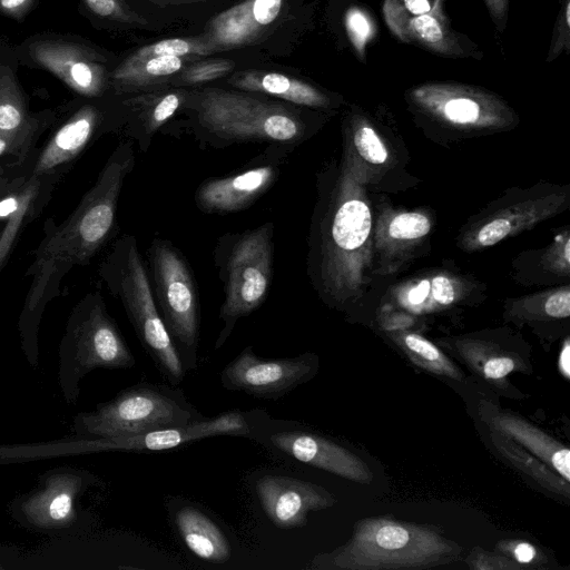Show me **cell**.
Segmentation results:
<instances>
[{"instance_id": "obj_45", "label": "cell", "mask_w": 570, "mask_h": 570, "mask_svg": "<svg viewBox=\"0 0 570 570\" xmlns=\"http://www.w3.org/2000/svg\"><path fill=\"white\" fill-rule=\"evenodd\" d=\"M27 180V174L6 173L0 174V198L22 185Z\"/></svg>"}, {"instance_id": "obj_40", "label": "cell", "mask_w": 570, "mask_h": 570, "mask_svg": "<svg viewBox=\"0 0 570 570\" xmlns=\"http://www.w3.org/2000/svg\"><path fill=\"white\" fill-rule=\"evenodd\" d=\"M570 0H564L563 8L556 23L554 40L551 43L549 58L547 61L554 59L563 50L569 48V19H570Z\"/></svg>"}, {"instance_id": "obj_8", "label": "cell", "mask_w": 570, "mask_h": 570, "mask_svg": "<svg viewBox=\"0 0 570 570\" xmlns=\"http://www.w3.org/2000/svg\"><path fill=\"white\" fill-rule=\"evenodd\" d=\"M149 282L158 312L176 346L195 364L199 335L198 295L185 256L167 239L156 237L147 250Z\"/></svg>"}, {"instance_id": "obj_36", "label": "cell", "mask_w": 570, "mask_h": 570, "mask_svg": "<svg viewBox=\"0 0 570 570\" xmlns=\"http://www.w3.org/2000/svg\"><path fill=\"white\" fill-rule=\"evenodd\" d=\"M233 67L234 62L227 59L198 61L184 68L176 85H199L213 81L227 75Z\"/></svg>"}, {"instance_id": "obj_2", "label": "cell", "mask_w": 570, "mask_h": 570, "mask_svg": "<svg viewBox=\"0 0 570 570\" xmlns=\"http://www.w3.org/2000/svg\"><path fill=\"white\" fill-rule=\"evenodd\" d=\"M134 167V142H119L73 213L60 226L49 228L29 269L33 282L28 311H36L55 296L61 277L72 266L87 264L107 242L115 226L121 188Z\"/></svg>"}, {"instance_id": "obj_1", "label": "cell", "mask_w": 570, "mask_h": 570, "mask_svg": "<svg viewBox=\"0 0 570 570\" xmlns=\"http://www.w3.org/2000/svg\"><path fill=\"white\" fill-rule=\"evenodd\" d=\"M309 235L308 275L326 302L355 296L371 263L373 219L348 154Z\"/></svg>"}, {"instance_id": "obj_21", "label": "cell", "mask_w": 570, "mask_h": 570, "mask_svg": "<svg viewBox=\"0 0 570 570\" xmlns=\"http://www.w3.org/2000/svg\"><path fill=\"white\" fill-rule=\"evenodd\" d=\"M466 285L450 273H430L393 289L395 303L413 314H426L449 307L466 294Z\"/></svg>"}, {"instance_id": "obj_44", "label": "cell", "mask_w": 570, "mask_h": 570, "mask_svg": "<svg viewBox=\"0 0 570 570\" xmlns=\"http://www.w3.org/2000/svg\"><path fill=\"white\" fill-rule=\"evenodd\" d=\"M492 21L499 31H503L507 24L510 0H483Z\"/></svg>"}, {"instance_id": "obj_26", "label": "cell", "mask_w": 570, "mask_h": 570, "mask_svg": "<svg viewBox=\"0 0 570 570\" xmlns=\"http://www.w3.org/2000/svg\"><path fill=\"white\" fill-rule=\"evenodd\" d=\"M14 46L0 41V131H14L27 126L36 112L18 76Z\"/></svg>"}, {"instance_id": "obj_19", "label": "cell", "mask_w": 570, "mask_h": 570, "mask_svg": "<svg viewBox=\"0 0 570 570\" xmlns=\"http://www.w3.org/2000/svg\"><path fill=\"white\" fill-rule=\"evenodd\" d=\"M431 217L421 210H386L376 220L373 248L382 273H393L429 235Z\"/></svg>"}, {"instance_id": "obj_34", "label": "cell", "mask_w": 570, "mask_h": 570, "mask_svg": "<svg viewBox=\"0 0 570 570\" xmlns=\"http://www.w3.org/2000/svg\"><path fill=\"white\" fill-rule=\"evenodd\" d=\"M214 52L210 45L204 38H170L163 39L144 46L132 52L129 57L141 59L151 56H207Z\"/></svg>"}, {"instance_id": "obj_27", "label": "cell", "mask_w": 570, "mask_h": 570, "mask_svg": "<svg viewBox=\"0 0 570 570\" xmlns=\"http://www.w3.org/2000/svg\"><path fill=\"white\" fill-rule=\"evenodd\" d=\"M490 440L493 446L507 459L512 465L525 473L546 490L558 495L570 498V487L563 478H561L547 463L525 451L523 446L499 431L490 429Z\"/></svg>"}, {"instance_id": "obj_37", "label": "cell", "mask_w": 570, "mask_h": 570, "mask_svg": "<svg viewBox=\"0 0 570 570\" xmlns=\"http://www.w3.org/2000/svg\"><path fill=\"white\" fill-rule=\"evenodd\" d=\"M542 266L550 273L559 276L570 274V233L563 230L543 253Z\"/></svg>"}, {"instance_id": "obj_18", "label": "cell", "mask_w": 570, "mask_h": 570, "mask_svg": "<svg viewBox=\"0 0 570 570\" xmlns=\"http://www.w3.org/2000/svg\"><path fill=\"white\" fill-rule=\"evenodd\" d=\"M283 8L284 0H244L215 16L204 39L214 51L254 45L272 30Z\"/></svg>"}, {"instance_id": "obj_25", "label": "cell", "mask_w": 570, "mask_h": 570, "mask_svg": "<svg viewBox=\"0 0 570 570\" xmlns=\"http://www.w3.org/2000/svg\"><path fill=\"white\" fill-rule=\"evenodd\" d=\"M178 532L189 551L210 563H224L232 551L219 527L205 513L193 507H184L175 514Z\"/></svg>"}, {"instance_id": "obj_29", "label": "cell", "mask_w": 570, "mask_h": 570, "mask_svg": "<svg viewBox=\"0 0 570 570\" xmlns=\"http://www.w3.org/2000/svg\"><path fill=\"white\" fill-rule=\"evenodd\" d=\"M455 346L462 360L488 381L503 380L518 367L513 355L491 343L463 338L456 341Z\"/></svg>"}, {"instance_id": "obj_47", "label": "cell", "mask_w": 570, "mask_h": 570, "mask_svg": "<svg viewBox=\"0 0 570 570\" xmlns=\"http://www.w3.org/2000/svg\"><path fill=\"white\" fill-rule=\"evenodd\" d=\"M146 1L153 2L160 7H167V6L188 4V3L198 2L202 0H146Z\"/></svg>"}, {"instance_id": "obj_15", "label": "cell", "mask_w": 570, "mask_h": 570, "mask_svg": "<svg viewBox=\"0 0 570 570\" xmlns=\"http://www.w3.org/2000/svg\"><path fill=\"white\" fill-rule=\"evenodd\" d=\"M288 150L286 146H274L258 166L204 180L195 191L197 208L206 214H227L252 206L278 178L283 156Z\"/></svg>"}, {"instance_id": "obj_6", "label": "cell", "mask_w": 570, "mask_h": 570, "mask_svg": "<svg viewBox=\"0 0 570 570\" xmlns=\"http://www.w3.org/2000/svg\"><path fill=\"white\" fill-rule=\"evenodd\" d=\"M214 259L224 291L219 311L224 326L215 344L218 348L237 321L257 309L267 296L273 278L274 224L222 235Z\"/></svg>"}, {"instance_id": "obj_14", "label": "cell", "mask_w": 570, "mask_h": 570, "mask_svg": "<svg viewBox=\"0 0 570 570\" xmlns=\"http://www.w3.org/2000/svg\"><path fill=\"white\" fill-rule=\"evenodd\" d=\"M568 202V191L551 190L502 205L475 218L460 236L459 244L468 252L493 246L559 214Z\"/></svg>"}, {"instance_id": "obj_35", "label": "cell", "mask_w": 570, "mask_h": 570, "mask_svg": "<svg viewBox=\"0 0 570 570\" xmlns=\"http://www.w3.org/2000/svg\"><path fill=\"white\" fill-rule=\"evenodd\" d=\"M445 0H385L382 7L385 22L421 14L445 16Z\"/></svg>"}, {"instance_id": "obj_11", "label": "cell", "mask_w": 570, "mask_h": 570, "mask_svg": "<svg viewBox=\"0 0 570 570\" xmlns=\"http://www.w3.org/2000/svg\"><path fill=\"white\" fill-rule=\"evenodd\" d=\"M79 98L71 104V112L40 151L27 178L52 183L99 132L110 130L112 106L108 96Z\"/></svg>"}, {"instance_id": "obj_28", "label": "cell", "mask_w": 570, "mask_h": 570, "mask_svg": "<svg viewBox=\"0 0 570 570\" xmlns=\"http://www.w3.org/2000/svg\"><path fill=\"white\" fill-rule=\"evenodd\" d=\"M56 112L46 109L36 112L33 119L14 131H0V174L14 171L31 155L41 134L55 120Z\"/></svg>"}, {"instance_id": "obj_24", "label": "cell", "mask_w": 570, "mask_h": 570, "mask_svg": "<svg viewBox=\"0 0 570 570\" xmlns=\"http://www.w3.org/2000/svg\"><path fill=\"white\" fill-rule=\"evenodd\" d=\"M390 30L403 42L423 47L434 53L462 57L463 48L445 16L421 14L386 21Z\"/></svg>"}, {"instance_id": "obj_41", "label": "cell", "mask_w": 570, "mask_h": 570, "mask_svg": "<svg viewBox=\"0 0 570 570\" xmlns=\"http://www.w3.org/2000/svg\"><path fill=\"white\" fill-rule=\"evenodd\" d=\"M470 568L473 569H519L520 566L512 563L510 559L501 554H491L485 551L474 552L468 559Z\"/></svg>"}, {"instance_id": "obj_23", "label": "cell", "mask_w": 570, "mask_h": 570, "mask_svg": "<svg viewBox=\"0 0 570 570\" xmlns=\"http://www.w3.org/2000/svg\"><path fill=\"white\" fill-rule=\"evenodd\" d=\"M187 59L178 56H151L117 63L110 76L111 92L120 96L164 85L185 68Z\"/></svg>"}, {"instance_id": "obj_31", "label": "cell", "mask_w": 570, "mask_h": 570, "mask_svg": "<svg viewBox=\"0 0 570 570\" xmlns=\"http://www.w3.org/2000/svg\"><path fill=\"white\" fill-rule=\"evenodd\" d=\"M393 341L417 366L439 375L462 380L463 375L455 364L448 358L432 342L420 334L394 331Z\"/></svg>"}, {"instance_id": "obj_43", "label": "cell", "mask_w": 570, "mask_h": 570, "mask_svg": "<svg viewBox=\"0 0 570 570\" xmlns=\"http://www.w3.org/2000/svg\"><path fill=\"white\" fill-rule=\"evenodd\" d=\"M40 0H0V16L21 22Z\"/></svg>"}, {"instance_id": "obj_39", "label": "cell", "mask_w": 570, "mask_h": 570, "mask_svg": "<svg viewBox=\"0 0 570 570\" xmlns=\"http://www.w3.org/2000/svg\"><path fill=\"white\" fill-rule=\"evenodd\" d=\"M41 500L46 507H40V512L51 522H62L68 519L72 510V497L69 491L55 490Z\"/></svg>"}, {"instance_id": "obj_4", "label": "cell", "mask_w": 570, "mask_h": 570, "mask_svg": "<svg viewBox=\"0 0 570 570\" xmlns=\"http://www.w3.org/2000/svg\"><path fill=\"white\" fill-rule=\"evenodd\" d=\"M462 549L436 529L385 518L357 521L350 540L314 558L309 568L340 570L426 569L453 562Z\"/></svg>"}, {"instance_id": "obj_12", "label": "cell", "mask_w": 570, "mask_h": 570, "mask_svg": "<svg viewBox=\"0 0 570 570\" xmlns=\"http://www.w3.org/2000/svg\"><path fill=\"white\" fill-rule=\"evenodd\" d=\"M67 337L76 347L77 360L87 370L130 367L135 364L98 292L88 293L76 306Z\"/></svg>"}, {"instance_id": "obj_16", "label": "cell", "mask_w": 570, "mask_h": 570, "mask_svg": "<svg viewBox=\"0 0 570 570\" xmlns=\"http://www.w3.org/2000/svg\"><path fill=\"white\" fill-rule=\"evenodd\" d=\"M256 493L268 519L281 529L301 528L308 512L336 503L323 487L285 475H263L256 482Z\"/></svg>"}, {"instance_id": "obj_30", "label": "cell", "mask_w": 570, "mask_h": 570, "mask_svg": "<svg viewBox=\"0 0 570 570\" xmlns=\"http://www.w3.org/2000/svg\"><path fill=\"white\" fill-rule=\"evenodd\" d=\"M510 317L521 320L567 318L570 315L568 285L511 301L507 306Z\"/></svg>"}, {"instance_id": "obj_38", "label": "cell", "mask_w": 570, "mask_h": 570, "mask_svg": "<svg viewBox=\"0 0 570 570\" xmlns=\"http://www.w3.org/2000/svg\"><path fill=\"white\" fill-rule=\"evenodd\" d=\"M345 26L355 51L363 58L365 46L374 35L371 19L360 8H351L345 16Z\"/></svg>"}, {"instance_id": "obj_9", "label": "cell", "mask_w": 570, "mask_h": 570, "mask_svg": "<svg viewBox=\"0 0 570 570\" xmlns=\"http://www.w3.org/2000/svg\"><path fill=\"white\" fill-rule=\"evenodd\" d=\"M191 413L180 403L151 385H137L82 419V429L102 438H127L154 430L184 426Z\"/></svg>"}, {"instance_id": "obj_46", "label": "cell", "mask_w": 570, "mask_h": 570, "mask_svg": "<svg viewBox=\"0 0 570 570\" xmlns=\"http://www.w3.org/2000/svg\"><path fill=\"white\" fill-rule=\"evenodd\" d=\"M558 365H559V370H560L561 374L566 379H569L570 377V342H569L568 337L564 340L561 352L559 354Z\"/></svg>"}, {"instance_id": "obj_10", "label": "cell", "mask_w": 570, "mask_h": 570, "mask_svg": "<svg viewBox=\"0 0 570 570\" xmlns=\"http://www.w3.org/2000/svg\"><path fill=\"white\" fill-rule=\"evenodd\" d=\"M420 111L460 130H502L518 121L514 111L482 88L455 82H426L407 92Z\"/></svg>"}, {"instance_id": "obj_20", "label": "cell", "mask_w": 570, "mask_h": 570, "mask_svg": "<svg viewBox=\"0 0 570 570\" xmlns=\"http://www.w3.org/2000/svg\"><path fill=\"white\" fill-rule=\"evenodd\" d=\"M484 421L490 429L501 432L518 444L528 449L567 482H570V451L539 428L525 420L505 412L488 410Z\"/></svg>"}, {"instance_id": "obj_22", "label": "cell", "mask_w": 570, "mask_h": 570, "mask_svg": "<svg viewBox=\"0 0 570 570\" xmlns=\"http://www.w3.org/2000/svg\"><path fill=\"white\" fill-rule=\"evenodd\" d=\"M228 83L242 91L272 96L296 106L327 108L331 104L328 97L313 85L274 71H239Z\"/></svg>"}, {"instance_id": "obj_3", "label": "cell", "mask_w": 570, "mask_h": 570, "mask_svg": "<svg viewBox=\"0 0 570 570\" xmlns=\"http://www.w3.org/2000/svg\"><path fill=\"white\" fill-rule=\"evenodd\" d=\"M188 108L197 139L215 148L247 141L294 147L311 129L298 109L255 92L207 88Z\"/></svg>"}, {"instance_id": "obj_5", "label": "cell", "mask_w": 570, "mask_h": 570, "mask_svg": "<svg viewBox=\"0 0 570 570\" xmlns=\"http://www.w3.org/2000/svg\"><path fill=\"white\" fill-rule=\"evenodd\" d=\"M98 275L122 304L160 373L170 383H180L185 377V363L158 312L135 236L122 235L114 243L99 265Z\"/></svg>"}, {"instance_id": "obj_32", "label": "cell", "mask_w": 570, "mask_h": 570, "mask_svg": "<svg viewBox=\"0 0 570 570\" xmlns=\"http://www.w3.org/2000/svg\"><path fill=\"white\" fill-rule=\"evenodd\" d=\"M83 14L91 21L121 27H145L147 20L125 0H79Z\"/></svg>"}, {"instance_id": "obj_42", "label": "cell", "mask_w": 570, "mask_h": 570, "mask_svg": "<svg viewBox=\"0 0 570 570\" xmlns=\"http://www.w3.org/2000/svg\"><path fill=\"white\" fill-rule=\"evenodd\" d=\"M502 552H509L518 564H530L538 560V551L527 541H502L497 546Z\"/></svg>"}, {"instance_id": "obj_33", "label": "cell", "mask_w": 570, "mask_h": 570, "mask_svg": "<svg viewBox=\"0 0 570 570\" xmlns=\"http://www.w3.org/2000/svg\"><path fill=\"white\" fill-rule=\"evenodd\" d=\"M350 137L353 148L348 151L350 155L373 166L386 164L387 148L377 131L366 121L353 120Z\"/></svg>"}, {"instance_id": "obj_7", "label": "cell", "mask_w": 570, "mask_h": 570, "mask_svg": "<svg viewBox=\"0 0 570 570\" xmlns=\"http://www.w3.org/2000/svg\"><path fill=\"white\" fill-rule=\"evenodd\" d=\"M20 67L42 69L85 98L111 92L116 67L109 55L88 39L67 32H38L13 45Z\"/></svg>"}, {"instance_id": "obj_13", "label": "cell", "mask_w": 570, "mask_h": 570, "mask_svg": "<svg viewBox=\"0 0 570 570\" xmlns=\"http://www.w3.org/2000/svg\"><path fill=\"white\" fill-rule=\"evenodd\" d=\"M316 366L312 354L265 360L247 347L224 367L220 380L227 390L277 400L309 380Z\"/></svg>"}, {"instance_id": "obj_17", "label": "cell", "mask_w": 570, "mask_h": 570, "mask_svg": "<svg viewBox=\"0 0 570 570\" xmlns=\"http://www.w3.org/2000/svg\"><path fill=\"white\" fill-rule=\"evenodd\" d=\"M273 448L305 464L341 478L368 484L373 474L356 454L317 434L302 431H279L271 434Z\"/></svg>"}]
</instances>
